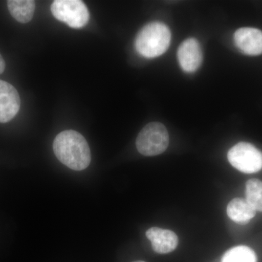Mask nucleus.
Here are the masks:
<instances>
[{
    "instance_id": "f257e3e1",
    "label": "nucleus",
    "mask_w": 262,
    "mask_h": 262,
    "mask_svg": "<svg viewBox=\"0 0 262 262\" xmlns=\"http://www.w3.org/2000/svg\"><path fill=\"white\" fill-rule=\"evenodd\" d=\"M53 147L56 158L72 170H84L91 163L89 144L77 131H62L54 139Z\"/></svg>"
},
{
    "instance_id": "f03ea898",
    "label": "nucleus",
    "mask_w": 262,
    "mask_h": 262,
    "mask_svg": "<svg viewBox=\"0 0 262 262\" xmlns=\"http://www.w3.org/2000/svg\"><path fill=\"white\" fill-rule=\"evenodd\" d=\"M170 29L161 22H151L141 29L135 41L136 51L147 58L163 55L170 46Z\"/></svg>"
},
{
    "instance_id": "7ed1b4c3",
    "label": "nucleus",
    "mask_w": 262,
    "mask_h": 262,
    "mask_svg": "<svg viewBox=\"0 0 262 262\" xmlns=\"http://www.w3.org/2000/svg\"><path fill=\"white\" fill-rule=\"evenodd\" d=\"M138 151L144 156H156L168 148L169 136L165 125L151 122L144 127L136 139Z\"/></svg>"
},
{
    "instance_id": "20e7f679",
    "label": "nucleus",
    "mask_w": 262,
    "mask_h": 262,
    "mask_svg": "<svg viewBox=\"0 0 262 262\" xmlns=\"http://www.w3.org/2000/svg\"><path fill=\"white\" fill-rule=\"evenodd\" d=\"M53 16L73 29H81L89 23L87 6L80 0H56L51 5Z\"/></svg>"
},
{
    "instance_id": "39448f33",
    "label": "nucleus",
    "mask_w": 262,
    "mask_h": 262,
    "mask_svg": "<svg viewBox=\"0 0 262 262\" xmlns=\"http://www.w3.org/2000/svg\"><path fill=\"white\" fill-rule=\"evenodd\" d=\"M231 165L243 173H253L262 169V152L249 143L241 142L227 155Z\"/></svg>"
},
{
    "instance_id": "423d86ee",
    "label": "nucleus",
    "mask_w": 262,
    "mask_h": 262,
    "mask_svg": "<svg viewBox=\"0 0 262 262\" xmlns=\"http://www.w3.org/2000/svg\"><path fill=\"white\" fill-rule=\"evenodd\" d=\"M20 107V98L17 90L11 84L0 80V122L6 123L13 120Z\"/></svg>"
},
{
    "instance_id": "0eeeda50",
    "label": "nucleus",
    "mask_w": 262,
    "mask_h": 262,
    "mask_svg": "<svg viewBox=\"0 0 262 262\" xmlns=\"http://www.w3.org/2000/svg\"><path fill=\"white\" fill-rule=\"evenodd\" d=\"M177 56L179 64L186 72H195L203 62L201 45L194 38L186 39L181 44Z\"/></svg>"
},
{
    "instance_id": "6e6552de",
    "label": "nucleus",
    "mask_w": 262,
    "mask_h": 262,
    "mask_svg": "<svg viewBox=\"0 0 262 262\" xmlns=\"http://www.w3.org/2000/svg\"><path fill=\"white\" fill-rule=\"evenodd\" d=\"M234 40L243 53L250 56L262 54V32L259 29L245 27L234 33Z\"/></svg>"
},
{
    "instance_id": "1a4fd4ad",
    "label": "nucleus",
    "mask_w": 262,
    "mask_h": 262,
    "mask_svg": "<svg viewBox=\"0 0 262 262\" xmlns=\"http://www.w3.org/2000/svg\"><path fill=\"white\" fill-rule=\"evenodd\" d=\"M146 235L151 241L153 250L156 253H170L178 246V237L171 230L151 227L146 231Z\"/></svg>"
},
{
    "instance_id": "9d476101",
    "label": "nucleus",
    "mask_w": 262,
    "mask_h": 262,
    "mask_svg": "<svg viewBox=\"0 0 262 262\" xmlns=\"http://www.w3.org/2000/svg\"><path fill=\"white\" fill-rule=\"evenodd\" d=\"M227 212L231 220L239 224L248 223L256 213V210L243 198L232 200L227 206Z\"/></svg>"
},
{
    "instance_id": "9b49d317",
    "label": "nucleus",
    "mask_w": 262,
    "mask_h": 262,
    "mask_svg": "<svg viewBox=\"0 0 262 262\" xmlns=\"http://www.w3.org/2000/svg\"><path fill=\"white\" fill-rule=\"evenodd\" d=\"M8 3L10 14L19 23L30 21L35 11V2L32 0H9Z\"/></svg>"
},
{
    "instance_id": "f8f14e48",
    "label": "nucleus",
    "mask_w": 262,
    "mask_h": 262,
    "mask_svg": "<svg viewBox=\"0 0 262 262\" xmlns=\"http://www.w3.org/2000/svg\"><path fill=\"white\" fill-rule=\"evenodd\" d=\"M256 253L247 246H239L229 249L222 257V262H256Z\"/></svg>"
},
{
    "instance_id": "ddd939ff",
    "label": "nucleus",
    "mask_w": 262,
    "mask_h": 262,
    "mask_svg": "<svg viewBox=\"0 0 262 262\" xmlns=\"http://www.w3.org/2000/svg\"><path fill=\"white\" fill-rule=\"evenodd\" d=\"M246 200L256 211H262V182L253 179L246 183Z\"/></svg>"
},
{
    "instance_id": "4468645a",
    "label": "nucleus",
    "mask_w": 262,
    "mask_h": 262,
    "mask_svg": "<svg viewBox=\"0 0 262 262\" xmlns=\"http://www.w3.org/2000/svg\"><path fill=\"white\" fill-rule=\"evenodd\" d=\"M5 70V62L4 58L0 54V75L4 72Z\"/></svg>"
},
{
    "instance_id": "2eb2a0df",
    "label": "nucleus",
    "mask_w": 262,
    "mask_h": 262,
    "mask_svg": "<svg viewBox=\"0 0 262 262\" xmlns=\"http://www.w3.org/2000/svg\"><path fill=\"white\" fill-rule=\"evenodd\" d=\"M134 262H144V261H134Z\"/></svg>"
}]
</instances>
